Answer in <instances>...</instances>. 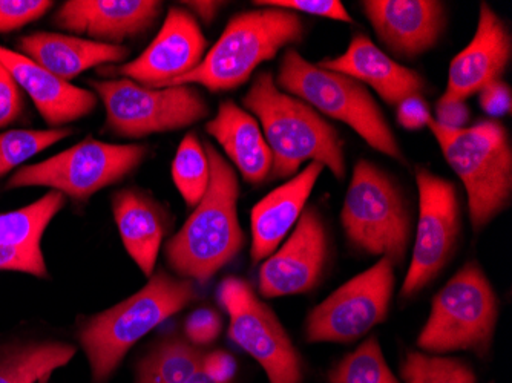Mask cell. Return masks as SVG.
<instances>
[{
    "mask_svg": "<svg viewBox=\"0 0 512 383\" xmlns=\"http://www.w3.org/2000/svg\"><path fill=\"white\" fill-rule=\"evenodd\" d=\"M243 105L260 123L273 155V178H292L299 167L319 163L338 180L345 177L344 143L312 106L276 86L269 71L258 74Z\"/></svg>",
    "mask_w": 512,
    "mask_h": 383,
    "instance_id": "obj_1",
    "label": "cell"
},
{
    "mask_svg": "<svg viewBox=\"0 0 512 383\" xmlns=\"http://www.w3.org/2000/svg\"><path fill=\"white\" fill-rule=\"evenodd\" d=\"M329 383H401L385 361L378 339L362 342L329 373Z\"/></svg>",
    "mask_w": 512,
    "mask_h": 383,
    "instance_id": "obj_29",
    "label": "cell"
},
{
    "mask_svg": "<svg viewBox=\"0 0 512 383\" xmlns=\"http://www.w3.org/2000/svg\"><path fill=\"white\" fill-rule=\"evenodd\" d=\"M428 128L467 189L468 210L474 232L488 226L511 204V138L499 122L477 123L470 128L450 131L431 120Z\"/></svg>",
    "mask_w": 512,
    "mask_h": 383,
    "instance_id": "obj_6",
    "label": "cell"
},
{
    "mask_svg": "<svg viewBox=\"0 0 512 383\" xmlns=\"http://www.w3.org/2000/svg\"><path fill=\"white\" fill-rule=\"evenodd\" d=\"M106 109V128L120 137L143 138L178 131L200 122L211 112L192 85L151 88L129 79L89 82Z\"/></svg>",
    "mask_w": 512,
    "mask_h": 383,
    "instance_id": "obj_9",
    "label": "cell"
},
{
    "mask_svg": "<svg viewBox=\"0 0 512 383\" xmlns=\"http://www.w3.org/2000/svg\"><path fill=\"white\" fill-rule=\"evenodd\" d=\"M275 83L319 114L352 128L371 148L393 160L405 161L393 129L367 86L309 62L292 48L279 63Z\"/></svg>",
    "mask_w": 512,
    "mask_h": 383,
    "instance_id": "obj_5",
    "label": "cell"
},
{
    "mask_svg": "<svg viewBox=\"0 0 512 383\" xmlns=\"http://www.w3.org/2000/svg\"><path fill=\"white\" fill-rule=\"evenodd\" d=\"M19 46L23 56L65 82L88 69L122 62L129 56L126 46L57 33L30 34L20 39Z\"/></svg>",
    "mask_w": 512,
    "mask_h": 383,
    "instance_id": "obj_23",
    "label": "cell"
},
{
    "mask_svg": "<svg viewBox=\"0 0 512 383\" xmlns=\"http://www.w3.org/2000/svg\"><path fill=\"white\" fill-rule=\"evenodd\" d=\"M183 5L192 10V16L200 17L203 22L211 23L217 17L218 11L221 10L224 4L214 2V0H211V2L198 0V2H184Z\"/></svg>",
    "mask_w": 512,
    "mask_h": 383,
    "instance_id": "obj_41",
    "label": "cell"
},
{
    "mask_svg": "<svg viewBox=\"0 0 512 383\" xmlns=\"http://www.w3.org/2000/svg\"><path fill=\"white\" fill-rule=\"evenodd\" d=\"M324 172L319 163H309L283 186L276 187L252 209L253 262H260L276 252L287 233L306 210L313 187Z\"/></svg>",
    "mask_w": 512,
    "mask_h": 383,
    "instance_id": "obj_21",
    "label": "cell"
},
{
    "mask_svg": "<svg viewBox=\"0 0 512 383\" xmlns=\"http://www.w3.org/2000/svg\"><path fill=\"white\" fill-rule=\"evenodd\" d=\"M71 134L73 129L69 128L13 129L0 134V177Z\"/></svg>",
    "mask_w": 512,
    "mask_h": 383,
    "instance_id": "obj_30",
    "label": "cell"
},
{
    "mask_svg": "<svg viewBox=\"0 0 512 383\" xmlns=\"http://www.w3.org/2000/svg\"><path fill=\"white\" fill-rule=\"evenodd\" d=\"M54 2L48 0H0V34L20 30L45 16Z\"/></svg>",
    "mask_w": 512,
    "mask_h": 383,
    "instance_id": "obj_33",
    "label": "cell"
},
{
    "mask_svg": "<svg viewBox=\"0 0 512 383\" xmlns=\"http://www.w3.org/2000/svg\"><path fill=\"white\" fill-rule=\"evenodd\" d=\"M304 39L299 14L263 7L232 17L200 65L165 86L201 85L212 92L232 91L249 82L261 63Z\"/></svg>",
    "mask_w": 512,
    "mask_h": 383,
    "instance_id": "obj_4",
    "label": "cell"
},
{
    "mask_svg": "<svg viewBox=\"0 0 512 383\" xmlns=\"http://www.w3.org/2000/svg\"><path fill=\"white\" fill-rule=\"evenodd\" d=\"M76 347L53 339H14L0 344V383H37L73 359Z\"/></svg>",
    "mask_w": 512,
    "mask_h": 383,
    "instance_id": "obj_25",
    "label": "cell"
},
{
    "mask_svg": "<svg viewBox=\"0 0 512 383\" xmlns=\"http://www.w3.org/2000/svg\"><path fill=\"white\" fill-rule=\"evenodd\" d=\"M204 351L177 334L158 342L137 367V383H186L201 370Z\"/></svg>",
    "mask_w": 512,
    "mask_h": 383,
    "instance_id": "obj_26",
    "label": "cell"
},
{
    "mask_svg": "<svg viewBox=\"0 0 512 383\" xmlns=\"http://www.w3.org/2000/svg\"><path fill=\"white\" fill-rule=\"evenodd\" d=\"M206 132L220 143L247 183H264L272 174L273 155L260 123L237 103H220L217 115L206 125Z\"/></svg>",
    "mask_w": 512,
    "mask_h": 383,
    "instance_id": "obj_22",
    "label": "cell"
},
{
    "mask_svg": "<svg viewBox=\"0 0 512 383\" xmlns=\"http://www.w3.org/2000/svg\"><path fill=\"white\" fill-rule=\"evenodd\" d=\"M223 324L220 315L212 308L195 310L184 324V334L191 344L207 345L214 342L220 334Z\"/></svg>",
    "mask_w": 512,
    "mask_h": 383,
    "instance_id": "obj_36",
    "label": "cell"
},
{
    "mask_svg": "<svg viewBox=\"0 0 512 383\" xmlns=\"http://www.w3.org/2000/svg\"><path fill=\"white\" fill-rule=\"evenodd\" d=\"M146 152L143 145H111L88 137L48 160L20 167L7 189L50 187L73 200L88 201L128 177L145 160Z\"/></svg>",
    "mask_w": 512,
    "mask_h": 383,
    "instance_id": "obj_10",
    "label": "cell"
},
{
    "mask_svg": "<svg viewBox=\"0 0 512 383\" xmlns=\"http://www.w3.org/2000/svg\"><path fill=\"white\" fill-rule=\"evenodd\" d=\"M163 4L157 0H69L54 14L60 30L119 45L154 25Z\"/></svg>",
    "mask_w": 512,
    "mask_h": 383,
    "instance_id": "obj_18",
    "label": "cell"
},
{
    "mask_svg": "<svg viewBox=\"0 0 512 383\" xmlns=\"http://www.w3.org/2000/svg\"><path fill=\"white\" fill-rule=\"evenodd\" d=\"M206 46V37L191 11L169 8L151 45L137 59L120 66L119 73L138 85L165 88L200 65Z\"/></svg>",
    "mask_w": 512,
    "mask_h": 383,
    "instance_id": "obj_15",
    "label": "cell"
},
{
    "mask_svg": "<svg viewBox=\"0 0 512 383\" xmlns=\"http://www.w3.org/2000/svg\"><path fill=\"white\" fill-rule=\"evenodd\" d=\"M398 111H396V118H398L399 125L408 131H419V129L428 128L433 115H431L430 108L427 102L422 99V95H413L408 99L402 100L399 103Z\"/></svg>",
    "mask_w": 512,
    "mask_h": 383,
    "instance_id": "obj_37",
    "label": "cell"
},
{
    "mask_svg": "<svg viewBox=\"0 0 512 383\" xmlns=\"http://www.w3.org/2000/svg\"><path fill=\"white\" fill-rule=\"evenodd\" d=\"M258 7L281 8L296 14L324 17L338 22L353 23L352 14L348 13L339 0H258Z\"/></svg>",
    "mask_w": 512,
    "mask_h": 383,
    "instance_id": "obj_32",
    "label": "cell"
},
{
    "mask_svg": "<svg viewBox=\"0 0 512 383\" xmlns=\"http://www.w3.org/2000/svg\"><path fill=\"white\" fill-rule=\"evenodd\" d=\"M0 270L28 273L37 278L48 276L42 247H0Z\"/></svg>",
    "mask_w": 512,
    "mask_h": 383,
    "instance_id": "obj_34",
    "label": "cell"
},
{
    "mask_svg": "<svg viewBox=\"0 0 512 383\" xmlns=\"http://www.w3.org/2000/svg\"><path fill=\"white\" fill-rule=\"evenodd\" d=\"M419 221L401 298H413L445 269L460 235V203L456 186L427 167L416 169Z\"/></svg>",
    "mask_w": 512,
    "mask_h": 383,
    "instance_id": "obj_13",
    "label": "cell"
},
{
    "mask_svg": "<svg viewBox=\"0 0 512 383\" xmlns=\"http://www.w3.org/2000/svg\"><path fill=\"white\" fill-rule=\"evenodd\" d=\"M172 180L188 206L195 207L203 200L211 180V166L204 145L192 132L178 146L172 163Z\"/></svg>",
    "mask_w": 512,
    "mask_h": 383,
    "instance_id": "obj_28",
    "label": "cell"
},
{
    "mask_svg": "<svg viewBox=\"0 0 512 383\" xmlns=\"http://www.w3.org/2000/svg\"><path fill=\"white\" fill-rule=\"evenodd\" d=\"M405 383H477L473 368L454 357L410 351L401 364Z\"/></svg>",
    "mask_w": 512,
    "mask_h": 383,
    "instance_id": "obj_31",
    "label": "cell"
},
{
    "mask_svg": "<svg viewBox=\"0 0 512 383\" xmlns=\"http://www.w3.org/2000/svg\"><path fill=\"white\" fill-rule=\"evenodd\" d=\"M186 383H220L215 382V380H212L211 377L207 376L206 373H203V371H198V373H195L194 376L191 377V379L188 380Z\"/></svg>",
    "mask_w": 512,
    "mask_h": 383,
    "instance_id": "obj_42",
    "label": "cell"
},
{
    "mask_svg": "<svg viewBox=\"0 0 512 383\" xmlns=\"http://www.w3.org/2000/svg\"><path fill=\"white\" fill-rule=\"evenodd\" d=\"M112 212L125 249L135 264L151 278L168 221L160 204L137 190H120L112 198Z\"/></svg>",
    "mask_w": 512,
    "mask_h": 383,
    "instance_id": "obj_24",
    "label": "cell"
},
{
    "mask_svg": "<svg viewBox=\"0 0 512 383\" xmlns=\"http://www.w3.org/2000/svg\"><path fill=\"white\" fill-rule=\"evenodd\" d=\"M499 302L477 262H468L434 296L417 347L425 353L473 351L485 357L493 345Z\"/></svg>",
    "mask_w": 512,
    "mask_h": 383,
    "instance_id": "obj_7",
    "label": "cell"
},
{
    "mask_svg": "<svg viewBox=\"0 0 512 383\" xmlns=\"http://www.w3.org/2000/svg\"><path fill=\"white\" fill-rule=\"evenodd\" d=\"M218 301L229 315V338L266 371L270 383H302V359L272 308L243 279L227 278Z\"/></svg>",
    "mask_w": 512,
    "mask_h": 383,
    "instance_id": "obj_11",
    "label": "cell"
},
{
    "mask_svg": "<svg viewBox=\"0 0 512 383\" xmlns=\"http://www.w3.org/2000/svg\"><path fill=\"white\" fill-rule=\"evenodd\" d=\"M201 371L215 382L232 383L237 374V361L226 351L217 350L212 353H204Z\"/></svg>",
    "mask_w": 512,
    "mask_h": 383,
    "instance_id": "obj_40",
    "label": "cell"
},
{
    "mask_svg": "<svg viewBox=\"0 0 512 383\" xmlns=\"http://www.w3.org/2000/svg\"><path fill=\"white\" fill-rule=\"evenodd\" d=\"M470 114V108L462 100H445L440 97L433 122L440 128L459 131V129L467 128Z\"/></svg>",
    "mask_w": 512,
    "mask_h": 383,
    "instance_id": "obj_39",
    "label": "cell"
},
{
    "mask_svg": "<svg viewBox=\"0 0 512 383\" xmlns=\"http://www.w3.org/2000/svg\"><path fill=\"white\" fill-rule=\"evenodd\" d=\"M479 103L483 111L491 117L509 115L512 109L511 88L502 79L496 80L479 92Z\"/></svg>",
    "mask_w": 512,
    "mask_h": 383,
    "instance_id": "obj_38",
    "label": "cell"
},
{
    "mask_svg": "<svg viewBox=\"0 0 512 383\" xmlns=\"http://www.w3.org/2000/svg\"><path fill=\"white\" fill-rule=\"evenodd\" d=\"M318 65L370 86L387 105L398 106L427 88L421 74L396 62L364 34H356L341 56L324 59Z\"/></svg>",
    "mask_w": 512,
    "mask_h": 383,
    "instance_id": "obj_19",
    "label": "cell"
},
{
    "mask_svg": "<svg viewBox=\"0 0 512 383\" xmlns=\"http://www.w3.org/2000/svg\"><path fill=\"white\" fill-rule=\"evenodd\" d=\"M348 243L399 266L411 241V213L396 181L371 161L353 169L341 212Z\"/></svg>",
    "mask_w": 512,
    "mask_h": 383,
    "instance_id": "obj_8",
    "label": "cell"
},
{
    "mask_svg": "<svg viewBox=\"0 0 512 383\" xmlns=\"http://www.w3.org/2000/svg\"><path fill=\"white\" fill-rule=\"evenodd\" d=\"M329 259V235L316 207H306L281 249L260 269L263 298L301 295L315 289Z\"/></svg>",
    "mask_w": 512,
    "mask_h": 383,
    "instance_id": "obj_14",
    "label": "cell"
},
{
    "mask_svg": "<svg viewBox=\"0 0 512 383\" xmlns=\"http://www.w3.org/2000/svg\"><path fill=\"white\" fill-rule=\"evenodd\" d=\"M197 298L195 282L155 273L140 292L91 316L79 328V341L91 364L92 383H106L135 342Z\"/></svg>",
    "mask_w": 512,
    "mask_h": 383,
    "instance_id": "obj_3",
    "label": "cell"
},
{
    "mask_svg": "<svg viewBox=\"0 0 512 383\" xmlns=\"http://www.w3.org/2000/svg\"><path fill=\"white\" fill-rule=\"evenodd\" d=\"M23 112L22 88L0 62V129L13 125Z\"/></svg>",
    "mask_w": 512,
    "mask_h": 383,
    "instance_id": "obj_35",
    "label": "cell"
},
{
    "mask_svg": "<svg viewBox=\"0 0 512 383\" xmlns=\"http://www.w3.org/2000/svg\"><path fill=\"white\" fill-rule=\"evenodd\" d=\"M394 267L390 259L381 258L316 305L307 316L306 341L348 344L382 324L396 285Z\"/></svg>",
    "mask_w": 512,
    "mask_h": 383,
    "instance_id": "obj_12",
    "label": "cell"
},
{
    "mask_svg": "<svg viewBox=\"0 0 512 383\" xmlns=\"http://www.w3.org/2000/svg\"><path fill=\"white\" fill-rule=\"evenodd\" d=\"M0 62L7 66L20 88L30 95L43 120L53 128L76 122L96 109L94 92L59 79L22 53L0 45Z\"/></svg>",
    "mask_w": 512,
    "mask_h": 383,
    "instance_id": "obj_20",
    "label": "cell"
},
{
    "mask_svg": "<svg viewBox=\"0 0 512 383\" xmlns=\"http://www.w3.org/2000/svg\"><path fill=\"white\" fill-rule=\"evenodd\" d=\"M65 203V195L51 190L30 206L0 213V247H42L46 227Z\"/></svg>",
    "mask_w": 512,
    "mask_h": 383,
    "instance_id": "obj_27",
    "label": "cell"
},
{
    "mask_svg": "<svg viewBox=\"0 0 512 383\" xmlns=\"http://www.w3.org/2000/svg\"><path fill=\"white\" fill-rule=\"evenodd\" d=\"M511 54V33L506 23L490 5L483 2L473 40L451 60L447 89L442 99L467 102L486 85L502 79Z\"/></svg>",
    "mask_w": 512,
    "mask_h": 383,
    "instance_id": "obj_17",
    "label": "cell"
},
{
    "mask_svg": "<svg viewBox=\"0 0 512 383\" xmlns=\"http://www.w3.org/2000/svg\"><path fill=\"white\" fill-rule=\"evenodd\" d=\"M204 149L211 166L209 187L188 221L166 244L169 267L180 278L200 284L217 275L244 246L237 172L209 141Z\"/></svg>",
    "mask_w": 512,
    "mask_h": 383,
    "instance_id": "obj_2",
    "label": "cell"
},
{
    "mask_svg": "<svg viewBox=\"0 0 512 383\" xmlns=\"http://www.w3.org/2000/svg\"><path fill=\"white\" fill-rule=\"evenodd\" d=\"M362 10L382 45L401 59H416L444 33L445 4L437 0H365Z\"/></svg>",
    "mask_w": 512,
    "mask_h": 383,
    "instance_id": "obj_16",
    "label": "cell"
}]
</instances>
